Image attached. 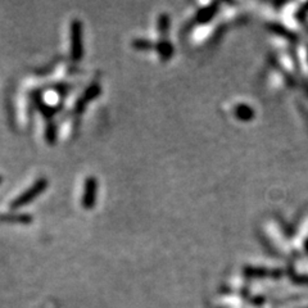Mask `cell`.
Masks as SVG:
<instances>
[{
  "label": "cell",
  "instance_id": "obj_1",
  "mask_svg": "<svg viewBox=\"0 0 308 308\" xmlns=\"http://www.w3.org/2000/svg\"><path fill=\"white\" fill-rule=\"evenodd\" d=\"M84 54L82 44V24L79 19L71 23V55L75 60H79Z\"/></svg>",
  "mask_w": 308,
  "mask_h": 308
},
{
  "label": "cell",
  "instance_id": "obj_2",
  "mask_svg": "<svg viewBox=\"0 0 308 308\" xmlns=\"http://www.w3.org/2000/svg\"><path fill=\"white\" fill-rule=\"evenodd\" d=\"M46 187H48V181H46L45 178L38 180L33 187L28 188L23 194H21L17 199H14L13 202H12V208L17 209L19 208V207H23V205H26L27 203H30L31 200L35 199L40 193H43L44 190L46 189Z\"/></svg>",
  "mask_w": 308,
  "mask_h": 308
},
{
  "label": "cell",
  "instance_id": "obj_3",
  "mask_svg": "<svg viewBox=\"0 0 308 308\" xmlns=\"http://www.w3.org/2000/svg\"><path fill=\"white\" fill-rule=\"evenodd\" d=\"M97 192H98V182L97 178L89 177L85 182V190H84V198H82V205L86 209H90L94 207L95 199H97Z\"/></svg>",
  "mask_w": 308,
  "mask_h": 308
},
{
  "label": "cell",
  "instance_id": "obj_4",
  "mask_svg": "<svg viewBox=\"0 0 308 308\" xmlns=\"http://www.w3.org/2000/svg\"><path fill=\"white\" fill-rule=\"evenodd\" d=\"M0 182H2V177H0Z\"/></svg>",
  "mask_w": 308,
  "mask_h": 308
}]
</instances>
